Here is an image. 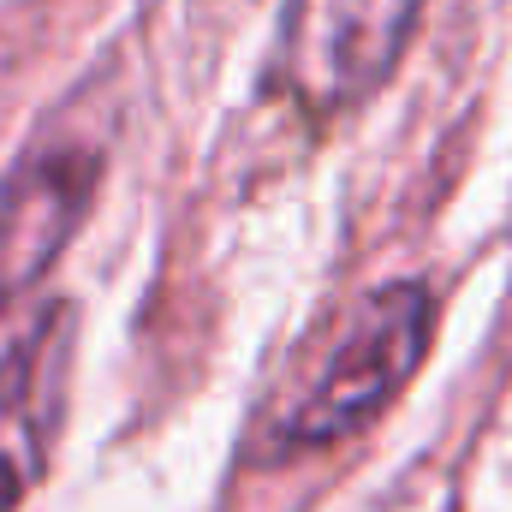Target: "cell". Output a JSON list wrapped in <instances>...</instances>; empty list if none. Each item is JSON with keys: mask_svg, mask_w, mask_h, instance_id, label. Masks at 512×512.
I'll return each instance as SVG.
<instances>
[{"mask_svg": "<svg viewBox=\"0 0 512 512\" xmlns=\"http://www.w3.org/2000/svg\"><path fill=\"white\" fill-rule=\"evenodd\" d=\"M72 352H78V310L54 298L0 358V512H18L42 483L54 435L66 423L72 393Z\"/></svg>", "mask_w": 512, "mask_h": 512, "instance_id": "4", "label": "cell"}, {"mask_svg": "<svg viewBox=\"0 0 512 512\" xmlns=\"http://www.w3.org/2000/svg\"><path fill=\"white\" fill-rule=\"evenodd\" d=\"M423 0H286L274 84L310 120L352 114L399 66Z\"/></svg>", "mask_w": 512, "mask_h": 512, "instance_id": "2", "label": "cell"}, {"mask_svg": "<svg viewBox=\"0 0 512 512\" xmlns=\"http://www.w3.org/2000/svg\"><path fill=\"white\" fill-rule=\"evenodd\" d=\"M102 149L90 137H36L0 179V316L54 268L90 215Z\"/></svg>", "mask_w": 512, "mask_h": 512, "instance_id": "3", "label": "cell"}, {"mask_svg": "<svg viewBox=\"0 0 512 512\" xmlns=\"http://www.w3.org/2000/svg\"><path fill=\"white\" fill-rule=\"evenodd\" d=\"M435 334V298L423 280H387L376 286L352 322L340 328V340L328 346L316 382L298 393V405L280 423L286 447H334L346 435H358L399 387L417 376L423 352Z\"/></svg>", "mask_w": 512, "mask_h": 512, "instance_id": "1", "label": "cell"}]
</instances>
